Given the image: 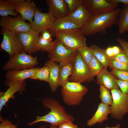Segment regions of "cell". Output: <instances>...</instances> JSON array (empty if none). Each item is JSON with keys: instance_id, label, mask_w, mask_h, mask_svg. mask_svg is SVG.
I'll use <instances>...</instances> for the list:
<instances>
[{"instance_id": "cell-20", "label": "cell", "mask_w": 128, "mask_h": 128, "mask_svg": "<svg viewBox=\"0 0 128 128\" xmlns=\"http://www.w3.org/2000/svg\"><path fill=\"white\" fill-rule=\"evenodd\" d=\"M39 67L19 70H11L7 71L5 78L12 81H19L30 78L39 68Z\"/></svg>"}, {"instance_id": "cell-17", "label": "cell", "mask_w": 128, "mask_h": 128, "mask_svg": "<svg viewBox=\"0 0 128 128\" xmlns=\"http://www.w3.org/2000/svg\"><path fill=\"white\" fill-rule=\"evenodd\" d=\"M37 8L33 1L30 0H22L16 6L15 10L16 12L20 14L24 20L28 21L31 24Z\"/></svg>"}, {"instance_id": "cell-14", "label": "cell", "mask_w": 128, "mask_h": 128, "mask_svg": "<svg viewBox=\"0 0 128 128\" xmlns=\"http://www.w3.org/2000/svg\"><path fill=\"white\" fill-rule=\"evenodd\" d=\"M83 2L91 14L110 12L119 6V4L111 3L107 0H83Z\"/></svg>"}, {"instance_id": "cell-10", "label": "cell", "mask_w": 128, "mask_h": 128, "mask_svg": "<svg viewBox=\"0 0 128 128\" xmlns=\"http://www.w3.org/2000/svg\"><path fill=\"white\" fill-rule=\"evenodd\" d=\"M0 26L2 28L16 33L27 32L32 28L31 24L26 22L21 15L1 17Z\"/></svg>"}, {"instance_id": "cell-27", "label": "cell", "mask_w": 128, "mask_h": 128, "mask_svg": "<svg viewBox=\"0 0 128 128\" xmlns=\"http://www.w3.org/2000/svg\"><path fill=\"white\" fill-rule=\"evenodd\" d=\"M87 66L90 74L93 78L97 76L104 68L102 64L93 55Z\"/></svg>"}, {"instance_id": "cell-36", "label": "cell", "mask_w": 128, "mask_h": 128, "mask_svg": "<svg viewBox=\"0 0 128 128\" xmlns=\"http://www.w3.org/2000/svg\"><path fill=\"white\" fill-rule=\"evenodd\" d=\"M0 128H17V125L6 119H4L0 116Z\"/></svg>"}, {"instance_id": "cell-9", "label": "cell", "mask_w": 128, "mask_h": 128, "mask_svg": "<svg viewBox=\"0 0 128 128\" xmlns=\"http://www.w3.org/2000/svg\"><path fill=\"white\" fill-rule=\"evenodd\" d=\"M69 80L81 83L94 81L90 74L87 65L78 51L73 62L72 73Z\"/></svg>"}, {"instance_id": "cell-15", "label": "cell", "mask_w": 128, "mask_h": 128, "mask_svg": "<svg viewBox=\"0 0 128 128\" xmlns=\"http://www.w3.org/2000/svg\"><path fill=\"white\" fill-rule=\"evenodd\" d=\"M48 12L56 19L67 16L69 12L64 0H47Z\"/></svg>"}, {"instance_id": "cell-40", "label": "cell", "mask_w": 128, "mask_h": 128, "mask_svg": "<svg viewBox=\"0 0 128 128\" xmlns=\"http://www.w3.org/2000/svg\"><path fill=\"white\" fill-rule=\"evenodd\" d=\"M41 36L44 39L50 41H53L52 38V36L48 29H45L42 31Z\"/></svg>"}, {"instance_id": "cell-18", "label": "cell", "mask_w": 128, "mask_h": 128, "mask_svg": "<svg viewBox=\"0 0 128 128\" xmlns=\"http://www.w3.org/2000/svg\"><path fill=\"white\" fill-rule=\"evenodd\" d=\"M81 28L66 16L56 19L48 29L54 36L58 32Z\"/></svg>"}, {"instance_id": "cell-8", "label": "cell", "mask_w": 128, "mask_h": 128, "mask_svg": "<svg viewBox=\"0 0 128 128\" xmlns=\"http://www.w3.org/2000/svg\"><path fill=\"white\" fill-rule=\"evenodd\" d=\"M1 32L3 39L0 48L7 52L9 57L24 51L17 33L2 28Z\"/></svg>"}, {"instance_id": "cell-12", "label": "cell", "mask_w": 128, "mask_h": 128, "mask_svg": "<svg viewBox=\"0 0 128 128\" xmlns=\"http://www.w3.org/2000/svg\"><path fill=\"white\" fill-rule=\"evenodd\" d=\"M5 85L9 88L5 92H0V111L3 107L10 99L15 98L14 94L18 92L21 94L24 92L26 86L25 80L19 81H12L6 80Z\"/></svg>"}, {"instance_id": "cell-46", "label": "cell", "mask_w": 128, "mask_h": 128, "mask_svg": "<svg viewBox=\"0 0 128 128\" xmlns=\"http://www.w3.org/2000/svg\"><path fill=\"white\" fill-rule=\"evenodd\" d=\"M57 127L50 124V128H58Z\"/></svg>"}, {"instance_id": "cell-37", "label": "cell", "mask_w": 128, "mask_h": 128, "mask_svg": "<svg viewBox=\"0 0 128 128\" xmlns=\"http://www.w3.org/2000/svg\"><path fill=\"white\" fill-rule=\"evenodd\" d=\"M117 82L120 90L123 93L128 94V81L117 79Z\"/></svg>"}, {"instance_id": "cell-2", "label": "cell", "mask_w": 128, "mask_h": 128, "mask_svg": "<svg viewBox=\"0 0 128 128\" xmlns=\"http://www.w3.org/2000/svg\"><path fill=\"white\" fill-rule=\"evenodd\" d=\"M120 8L108 13L91 14L85 26L81 29L85 36L99 34H106L107 29L116 24Z\"/></svg>"}, {"instance_id": "cell-13", "label": "cell", "mask_w": 128, "mask_h": 128, "mask_svg": "<svg viewBox=\"0 0 128 128\" xmlns=\"http://www.w3.org/2000/svg\"><path fill=\"white\" fill-rule=\"evenodd\" d=\"M34 17V19L31 24V27L39 33L45 29H49L57 19L49 13L41 12L38 8Z\"/></svg>"}, {"instance_id": "cell-41", "label": "cell", "mask_w": 128, "mask_h": 128, "mask_svg": "<svg viewBox=\"0 0 128 128\" xmlns=\"http://www.w3.org/2000/svg\"><path fill=\"white\" fill-rule=\"evenodd\" d=\"M106 54L109 60L114 56L113 51L112 47H108L105 50Z\"/></svg>"}, {"instance_id": "cell-45", "label": "cell", "mask_w": 128, "mask_h": 128, "mask_svg": "<svg viewBox=\"0 0 128 128\" xmlns=\"http://www.w3.org/2000/svg\"><path fill=\"white\" fill-rule=\"evenodd\" d=\"M120 125L119 124H117L116 126L113 127H109L106 126L105 128H120Z\"/></svg>"}, {"instance_id": "cell-31", "label": "cell", "mask_w": 128, "mask_h": 128, "mask_svg": "<svg viewBox=\"0 0 128 128\" xmlns=\"http://www.w3.org/2000/svg\"><path fill=\"white\" fill-rule=\"evenodd\" d=\"M77 51L82 58L88 65L93 56L91 48L90 47L86 45L79 48Z\"/></svg>"}, {"instance_id": "cell-24", "label": "cell", "mask_w": 128, "mask_h": 128, "mask_svg": "<svg viewBox=\"0 0 128 128\" xmlns=\"http://www.w3.org/2000/svg\"><path fill=\"white\" fill-rule=\"evenodd\" d=\"M73 62L60 65L59 72V86L63 87L69 81V77L71 75L73 71Z\"/></svg>"}, {"instance_id": "cell-16", "label": "cell", "mask_w": 128, "mask_h": 128, "mask_svg": "<svg viewBox=\"0 0 128 128\" xmlns=\"http://www.w3.org/2000/svg\"><path fill=\"white\" fill-rule=\"evenodd\" d=\"M91 14L83 2L74 11L67 17L82 28L86 24Z\"/></svg>"}, {"instance_id": "cell-4", "label": "cell", "mask_w": 128, "mask_h": 128, "mask_svg": "<svg viewBox=\"0 0 128 128\" xmlns=\"http://www.w3.org/2000/svg\"><path fill=\"white\" fill-rule=\"evenodd\" d=\"M54 36L56 39L69 49L77 50L86 45V38L80 29L58 32Z\"/></svg>"}, {"instance_id": "cell-21", "label": "cell", "mask_w": 128, "mask_h": 128, "mask_svg": "<svg viewBox=\"0 0 128 128\" xmlns=\"http://www.w3.org/2000/svg\"><path fill=\"white\" fill-rule=\"evenodd\" d=\"M110 113V106L101 102L93 116L87 121V125L91 126L97 123L101 124L108 119V116Z\"/></svg>"}, {"instance_id": "cell-19", "label": "cell", "mask_w": 128, "mask_h": 128, "mask_svg": "<svg viewBox=\"0 0 128 128\" xmlns=\"http://www.w3.org/2000/svg\"><path fill=\"white\" fill-rule=\"evenodd\" d=\"M97 76L96 82L97 84L103 86L109 90L119 89L117 82V79L108 70L107 68H104Z\"/></svg>"}, {"instance_id": "cell-22", "label": "cell", "mask_w": 128, "mask_h": 128, "mask_svg": "<svg viewBox=\"0 0 128 128\" xmlns=\"http://www.w3.org/2000/svg\"><path fill=\"white\" fill-rule=\"evenodd\" d=\"M44 66L48 67L49 69L50 72L48 83L51 91L55 92L59 86V72L60 65L50 60L45 63Z\"/></svg>"}, {"instance_id": "cell-38", "label": "cell", "mask_w": 128, "mask_h": 128, "mask_svg": "<svg viewBox=\"0 0 128 128\" xmlns=\"http://www.w3.org/2000/svg\"><path fill=\"white\" fill-rule=\"evenodd\" d=\"M116 40L125 52L128 59V41L120 38H117Z\"/></svg>"}, {"instance_id": "cell-43", "label": "cell", "mask_w": 128, "mask_h": 128, "mask_svg": "<svg viewBox=\"0 0 128 128\" xmlns=\"http://www.w3.org/2000/svg\"><path fill=\"white\" fill-rule=\"evenodd\" d=\"M112 48L114 56L119 54L122 50L120 47L117 46H112Z\"/></svg>"}, {"instance_id": "cell-30", "label": "cell", "mask_w": 128, "mask_h": 128, "mask_svg": "<svg viewBox=\"0 0 128 128\" xmlns=\"http://www.w3.org/2000/svg\"><path fill=\"white\" fill-rule=\"evenodd\" d=\"M37 46L39 50L49 53L52 48L54 41H50L43 38L41 36L39 37L37 40Z\"/></svg>"}, {"instance_id": "cell-33", "label": "cell", "mask_w": 128, "mask_h": 128, "mask_svg": "<svg viewBox=\"0 0 128 128\" xmlns=\"http://www.w3.org/2000/svg\"><path fill=\"white\" fill-rule=\"evenodd\" d=\"M108 66L111 69H114L119 70H128V64L110 59Z\"/></svg>"}, {"instance_id": "cell-25", "label": "cell", "mask_w": 128, "mask_h": 128, "mask_svg": "<svg viewBox=\"0 0 128 128\" xmlns=\"http://www.w3.org/2000/svg\"><path fill=\"white\" fill-rule=\"evenodd\" d=\"M90 47L92 50L93 55L101 63L104 68H107L109 59L106 54L105 50L96 45H92Z\"/></svg>"}, {"instance_id": "cell-11", "label": "cell", "mask_w": 128, "mask_h": 128, "mask_svg": "<svg viewBox=\"0 0 128 128\" xmlns=\"http://www.w3.org/2000/svg\"><path fill=\"white\" fill-rule=\"evenodd\" d=\"M17 33L25 52L31 55L39 51L37 42L39 33L37 32L31 28L27 32Z\"/></svg>"}, {"instance_id": "cell-23", "label": "cell", "mask_w": 128, "mask_h": 128, "mask_svg": "<svg viewBox=\"0 0 128 128\" xmlns=\"http://www.w3.org/2000/svg\"><path fill=\"white\" fill-rule=\"evenodd\" d=\"M116 24L119 33L123 34L128 32V5H123L120 8Z\"/></svg>"}, {"instance_id": "cell-3", "label": "cell", "mask_w": 128, "mask_h": 128, "mask_svg": "<svg viewBox=\"0 0 128 128\" xmlns=\"http://www.w3.org/2000/svg\"><path fill=\"white\" fill-rule=\"evenodd\" d=\"M88 91L81 83L69 81L63 87L61 93L64 102L69 106L78 105Z\"/></svg>"}, {"instance_id": "cell-28", "label": "cell", "mask_w": 128, "mask_h": 128, "mask_svg": "<svg viewBox=\"0 0 128 128\" xmlns=\"http://www.w3.org/2000/svg\"><path fill=\"white\" fill-rule=\"evenodd\" d=\"M50 70L49 68L45 66L39 68L31 78L32 79L38 80L48 82Z\"/></svg>"}, {"instance_id": "cell-44", "label": "cell", "mask_w": 128, "mask_h": 128, "mask_svg": "<svg viewBox=\"0 0 128 128\" xmlns=\"http://www.w3.org/2000/svg\"><path fill=\"white\" fill-rule=\"evenodd\" d=\"M22 0H7V1L9 3L15 5H16L21 2Z\"/></svg>"}, {"instance_id": "cell-29", "label": "cell", "mask_w": 128, "mask_h": 128, "mask_svg": "<svg viewBox=\"0 0 128 128\" xmlns=\"http://www.w3.org/2000/svg\"><path fill=\"white\" fill-rule=\"evenodd\" d=\"M99 98L101 102L110 106L112 101V95L109 90L102 85H100Z\"/></svg>"}, {"instance_id": "cell-6", "label": "cell", "mask_w": 128, "mask_h": 128, "mask_svg": "<svg viewBox=\"0 0 128 128\" xmlns=\"http://www.w3.org/2000/svg\"><path fill=\"white\" fill-rule=\"evenodd\" d=\"M3 67L7 71L19 70L34 67L38 64L37 58L24 51L9 57Z\"/></svg>"}, {"instance_id": "cell-34", "label": "cell", "mask_w": 128, "mask_h": 128, "mask_svg": "<svg viewBox=\"0 0 128 128\" xmlns=\"http://www.w3.org/2000/svg\"><path fill=\"white\" fill-rule=\"evenodd\" d=\"M68 7L69 13L75 11L83 2V0H64Z\"/></svg>"}, {"instance_id": "cell-26", "label": "cell", "mask_w": 128, "mask_h": 128, "mask_svg": "<svg viewBox=\"0 0 128 128\" xmlns=\"http://www.w3.org/2000/svg\"><path fill=\"white\" fill-rule=\"evenodd\" d=\"M16 5L12 4L7 0H0V15L2 16H7L10 15L15 17L18 15L15 12Z\"/></svg>"}, {"instance_id": "cell-35", "label": "cell", "mask_w": 128, "mask_h": 128, "mask_svg": "<svg viewBox=\"0 0 128 128\" xmlns=\"http://www.w3.org/2000/svg\"><path fill=\"white\" fill-rule=\"evenodd\" d=\"M110 59H112L118 62L128 64V59L124 51L122 50L119 54Z\"/></svg>"}, {"instance_id": "cell-7", "label": "cell", "mask_w": 128, "mask_h": 128, "mask_svg": "<svg viewBox=\"0 0 128 128\" xmlns=\"http://www.w3.org/2000/svg\"><path fill=\"white\" fill-rule=\"evenodd\" d=\"M54 42L52 48L48 53V57L50 60L54 62H58L61 64L73 62L77 50L67 48L57 39Z\"/></svg>"}, {"instance_id": "cell-5", "label": "cell", "mask_w": 128, "mask_h": 128, "mask_svg": "<svg viewBox=\"0 0 128 128\" xmlns=\"http://www.w3.org/2000/svg\"><path fill=\"white\" fill-rule=\"evenodd\" d=\"M112 101L110 106L111 116L117 120H121L128 113V94L123 92L120 89L110 90Z\"/></svg>"}, {"instance_id": "cell-1", "label": "cell", "mask_w": 128, "mask_h": 128, "mask_svg": "<svg viewBox=\"0 0 128 128\" xmlns=\"http://www.w3.org/2000/svg\"><path fill=\"white\" fill-rule=\"evenodd\" d=\"M42 103L43 106L49 108L50 111L43 116H36V119L28 123V126H31L39 122H44L58 126L65 122L74 121V117L67 112L65 108L57 100L50 97H46L43 99Z\"/></svg>"}, {"instance_id": "cell-42", "label": "cell", "mask_w": 128, "mask_h": 128, "mask_svg": "<svg viewBox=\"0 0 128 128\" xmlns=\"http://www.w3.org/2000/svg\"><path fill=\"white\" fill-rule=\"evenodd\" d=\"M109 2L113 4L122 3L124 5H128V0H107Z\"/></svg>"}, {"instance_id": "cell-39", "label": "cell", "mask_w": 128, "mask_h": 128, "mask_svg": "<svg viewBox=\"0 0 128 128\" xmlns=\"http://www.w3.org/2000/svg\"><path fill=\"white\" fill-rule=\"evenodd\" d=\"M73 122L71 121L65 122L58 126V128H79L76 125L73 123Z\"/></svg>"}, {"instance_id": "cell-32", "label": "cell", "mask_w": 128, "mask_h": 128, "mask_svg": "<svg viewBox=\"0 0 128 128\" xmlns=\"http://www.w3.org/2000/svg\"><path fill=\"white\" fill-rule=\"evenodd\" d=\"M110 72L119 79L128 81V70H121L112 69H111Z\"/></svg>"}]
</instances>
